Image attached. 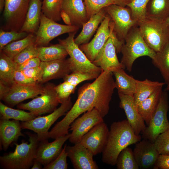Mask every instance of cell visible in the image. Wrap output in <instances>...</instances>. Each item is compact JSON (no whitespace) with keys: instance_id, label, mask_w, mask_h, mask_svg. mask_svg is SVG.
Segmentation results:
<instances>
[{"instance_id":"42","label":"cell","mask_w":169,"mask_h":169,"mask_svg":"<svg viewBox=\"0 0 169 169\" xmlns=\"http://www.w3.org/2000/svg\"><path fill=\"white\" fill-rule=\"evenodd\" d=\"M99 75L80 72H72L63 78L64 81L69 82L77 86L80 83L87 80L96 79Z\"/></svg>"},{"instance_id":"12","label":"cell","mask_w":169,"mask_h":169,"mask_svg":"<svg viewBox=\"0 0 169 169\" xmlns=\"http://www.w3.org/2000/svg\"><path fill=\"white\" fill-rule=\"evenodd\" d=\"M123 44L117 38L113 31L104 46L92 62L102 71L112 72L117 68H124L118 59L116 52L121 51Z\"/></svg>"},{"instance_id":"5","label":"cell","mask_w":169,"mask_h":169,"mask_svg":"<svg viewBox=\"0 0 169 169\" xmlns=\"http://www.w3.org/2000/svg\"><path fill=\"white\" fill-rule=\"evenodd\" d=\"M138 26L145 42L155 52L161 51L169 42V26L165 21L146 18Z\"/></svg>"},{"instance_id":"13","label":"cell","mask_w":169,"mask_h":169,"mask_svg":"<svg viewBox=\"0 0 169 169\" xmlns=\"http://www.w3.org/2000/svg\"><path fill=\"white\" fill-rule=\"evenodd\" d=\"M79 27L74 25L60 24L46 17L42 13L39 28L35 33V44L37 46H44L59 35L77 31Z\"/></svg>"},{"instance_id":"35","label":"cell","mask_w":169,"mask_h":169,"mask_svg":"<svg viewBox=\"0 0 169 169\" xmlns=\"http://www.w3.org/2000/svg\"><path fill=\"white\" fill-rule=\"evenodd\" d=\"M152 62L160 70L165 82L169 84V42L161 51L156 53Z\"/></svg>"},{"instance_id":"49","label":"cell","mask_w":169,"mask_h":169,"mask_svg":"<svg viewBox=\"0 0 169 169\" xmlns=\"http://www.w3.org/2000/svg\"><path fill=\"white\" fill-rule=\"evenodd\" d=\"M153 168L154 169H169V155L160 154Z\"/></svg>"},{"instance_id":"25","label":"cell","mask_w":169,"mask_h":169,"mask_svg":"<svg viewBox=\"0 0 169 169\" xmlns=\"http://www.w3.org/2000/svg\"><path fill=\"white\" fill-rule=\"evenodd\" d=\"M42 6L41 0H31L24 22L20 31L29 33H36L40 23Z\"/></svg>"},{"instance_id":"14","label":"cell","mask_w":169,"mask_h":169,"mask_svg":"<svg viewBox=\"0 0 169 169\" xmlns=\"http://www.w3.org/2000/svg\"><path fill=\"white\" fill-rule=\"evenodd\" d=\"M3 12L5 29L20 31L31 0H5Z\"/></svg>"},{"instance_id":"24","label":"cell","mask_w":169,"mask_h":169,"mask_svg":"<svg viewBox=\"0 0 169 169\" xmlns=\"http://www.w3.org/2000/svg\"><path fill=\"white\" fill-rule=\"evenodd\" d=\"M84 0H64L61 10L69 15L72 25L80 27L88 20Z\"/></svg>"},{"instance_id":"3","label":"cell","mask_w":169,"mask_h":169,"mask_svg":"<svg viewBox=\"0 0 169 169\" xmlns=\"http://www.w3.org/2000/svg\"><path fill=\"white\" fill-rule=\"evenodd\" d=\"M29 142L23 141L15 143L13 152L0 157L1 167L6 169H28L32 166L35 159L36 151L40 142L36 134L26 132Z\"/></svg>"},{"instance_id":"37","label":"cell","mask_w":169,"mask_h":169,"mask_svg":"<svg viewBox=\"0 0 169 169\" xmlns=\"http://www.w3.org/2000/svg\"><path fill=\"white\" fill-rule=\"evenodd\" d=\"M64 0H43L42 12L47 18L57 22L61 19L60 12Z\"/></svg>"},{"instance_id":"9","label":"cell","mask_w":169,"mask_h":169,"mask_svg":"<svg viewBox=\"0 0 169 169\" xmlns=\"http://www.w3.org/2000/svg\"><path fill=\"white\" fill-rule=\"evenodd\" d=\"M167 91H162L157 108L150 123L142 133V137L154 143L161 133L169 129L167 113L169 108Z\"/></svg>"},{"instance_id":"29","label":"cell","mask_w":169,"mask_h":169,"mask_svg":"<svg viewBox=\"0 0 169 169\" xmlns=\"http://www.w3.org/2000/svg\"><path fill=\"white\" fill-rule=\"evenodd\" d=\"M165 84H166L165 82L152 81L147 79L142 81L136 80V90L133 95L136 108L158 88L163 86Z\"/></svg>"},{"instance_id":"50","label":"cell","mask_w":169,"mask_h":169,"mask_svg":"<svg viewBox=\"0 0 169 169\" xmlns=\"http://www.w3.org/2000/svg\"><path fill=\"white\" fill-rule=\"evenodd\" d=\"M60 17L64 22L67 25H71L72 23L70 18L68 15L65 11L61 10L60 12Z\"/></svg>"},{"instance_id":"7","label":"cell","mask_w":169,"mask_h":169,"mask_svg":"<svg viewBox=\"0 0 169 169\" xmlns=\"http://www.w3.org/2000/svg\"><path fill=\"white\" fill-rule=\"evenodd\" d=\"M56 110L46 116L38 115L29 121L22 122V129L31 130L38 135L39 142L48 140L49 130L51 126L61 116L66 114L73 106L70 97L63 101Z\"/></svg>"},{"instance_id":"26","label":"cell","mask_w":169,"mask_h":169,"mask_svg":"<svg viewBox=\"0 0 169 169\" xmlns=\"http://www.w3.org/2000/svg\"><path fill=\"white\" fill-rule=\"evenodd\" d=\"M106 14L105 11L103 8L91 17L82 25L81 32L74 39L75 43L79 46L88 43Z\"/></svg>"},{"instance_id":"53","label":"cell","mask_w":169,"mask_h":169,"mask_svg":"<svg viewBox=\"0 0 169 169\" xmlns=\"http://www.w3.org/2000/svg\"><path fill=\"white\" fill-rule=\"evenodd\" d=\"M5 5V0H0V11L2 12L3 10Z\"/></svg>"},{"instance_id":"8","label":"cell","mask_w":169,"mask_h":169,"mask_svg":"<svg viewBox=\"0 0 169 169\" xmlns=\"http://www.w3.org/2000/svg\"><path fill=\"white\" fill-rule=\"evenodd\" d=\"M55 86L53 84L48 83L44 86L40 96L27 103L18 104L17 108L28 110L38 115L53 112L57 108L58 105L61 103L56 92Z\"/></svg>"},{"instance_id":"20","label":"cell","mask_w":169,"mask_h":169,"mask_svg":"<svg viewBox=\"0 0 169 169\" xmlns=\"http://www.w3.org/2000/svg\"><path fill=\"white\" fill-rule=\"evenodd\" d=\"M70 134L55 139L49 142L48 140L40 142L37 147L35 159L44 166L54 160L60 154L64 143L69 139Z\"/></svg>"},{"instance_id":"40","label":"cell","mask_w":169,"mask_h":169,"mask_svg":"<svg viewBox=\"0 0 169 169\" xmlns=\"http://www.w3.org/2000/svg\"><path fill=\"white\" fill-rule=\"evenodd\" d=\"M28 33L24 32L14 31L0 30V51L9 43L14 41L23 39L26 37Z\"/></svg>"},{"instance_id":"36","label":"cell","mask_w":169,"mask_h":169,"mask_svg":"<svg viewBox=\"0 0 169 169\" xmlns=\"http://www.w3.org/2000/svg\"><path fill=\"white\" fill-rule=\"evenodd\" d=\"M118 169H139L133 151L128 146L123 149L119 154L116 165Z\"/></svg>"},{"instance_id":"21","label":"cell","mask_w":169,"mask_h":169,"mask_svg":"<svg viewBox=\"0 0 169 169\" xmlns=\"http://www.w3.org/2000/svg\"><path fill=\"white\" fill-rule=\"evenodd\" d=\"M118 94L120 100V107L124 110L127 120L135 133L139 135L144 131L146 126L137 110L133 96Z\"/></svg>"},{"instance_id":"30","label":"cell","mask_w":169,"mask_h":169,"mask_svg":"<svg viewBox=\"0 0 169 169\" xmlns=\"http://www.w3.org/2000/svg\"><path fill=\"white\" fill-rule=\"evenodd\" d=\"M169 16V0H150L146 8V18L165 21Z\"/></svg>"},{"instance_id":"34","label":"cell","mask_w":169,"mask_h":169,"mask_svg":"<svg viewBox=\"0 0 169 169\" xmlns=\"http://www.w3.org/2000/svg\"><path fill=\"white\" fill-rule=\"evenodd\" d=\"M35 35L33 33H29L23 39L9 43L5 46L1 51L13 59L16 55L27 47L35 43Z\"/></svg>"},{"instance_id":"1","label":"cell","mask_w":169,"mask_h":169,"mask_svg":"<svg viewBox=\"0 0 169 169\" xmlns=\"http://www.w3.org/2000/svg\"><path fill=\"white\" fill-rule=\"evenodd\" d=\"M113 73L102 71L92 83L79 89L78 98L64 117L54 126L55 131L61 135L69 133L71 124L83 113L96 108L104 118L108 114L110 103L115 88Z\"/></svg>"},{"instance_id":"19","label":"cell","mask_w":169,"mask_h":169,"mask_svg":"<svg viewBox=\"0 0 169 169\" xmlns=\"http://www.w3.org/2000/svg\"><path fill=\"white\" fill-rule=\"evenodd\" d=\"M66 150L74 169L99 168L93 159V154L79 142L72 146H66Z\"/></svg>"},{"instance_id":"6","label":"cell","mask_w":169,"mask_h":169,"mask_svg":"<svg viewBox=\"0 0 169 169\" xmlns=\"http://www.w3.org/2000/svg\"><path fill=\"white\" fill-rule=\"evenodd\" d=\"M77 31L69 33L65 39H59V43L66 50L69 58L72 72L87 73L100 75L102 69L91 61L74 41Z\"/></svg>"},{"instance_id":"48","label":"cell","mask_w":169,"mask_h":169,"mask_svg":"<svg viewBox=\"0 0 169 169\" xmlns=\"http://www.w3.org/2000/svg\"><path fill=\"white\" fill-rule=\"evenodd\" d=\"M41 61L38 57L31 59L19 65H16V70L23 71L32 68L39 66Z\"/></svg>"},{"instance_id":"33","label":"cell","mask_w":169,"mask_h":169,"mask_svg":"<svg viewBox=\"0 0 169 169\" xmlns=\"http://www.w3.org/2000/svg\"><path fill=\"white\" fill-rule=\"evenodd\" d=\"M0 119L5 120L13 119L22 122L29 121L38 115L30 112H27L22 110L16 109L0 102Z\"/></svg>"},{"instance_id":"41","label":"cell","mask_w":169,"mask_h":169,"mask_svg":"<svg viewBox=\"0 0 169 169\" xmlns=\"http://www.w3.org/2000/svg\"><path fill=\"white\" fill-rule=\"evenodd\" d=\"M38 47L31 44L16 55L12 59L16 65L21 64L33 58L38 57Z\"/></svg>"},{"instance_id":"28","label":"cell","mask_w":169,"mask_h":169,"mask_svg":"<svg viewBox=\"0 0 169 169\" xmlns=\"http://www.w3.org/2000/svg\"><path fill=\"white\" fill-rule=\"evenodd\" d=\"M124 69L117 68L112 71L115 78V88L117 89L118 93L133 96L136 79L127 74Z\"/></svg>"},{"instance_id":"51","label":"cell","mask_w":169,"mask_h":169,"mask_svg":"<svg viewBox=\"0 0 169 169\" xmlns=\"http://www.w3.org/2000/svg\"><path fill=\"white\" fill-rule=\"evenodd\" d=\"M115 4L125 7L130 3L133 0H113Z\"/></svg>"},{"instance_id":"22","label":"cell","mask_w":169,"mask_h":169,"mask_svg":"<svg viewBox=\"0 0 169 169\" xmlns=\"http://www.w3.org/2000/svg\"><path fill=\"white\" fill-rule=\"evenodd\" d=\"M39 67L43 71L42 83L53 79L63 78L72 72L69 58L41 61Z\"/></svg>"},{"instance_id":"52","label":"cell","mask_w":169,"mask_h":169,"mask_svg":"<svg viewBox=\"0 0 169 169\" xmlns=\"http://www.w3.org/2000/svg\"><path fill=\"white\" fill-rule=\"evenodd\" d=\"M42 164L39 161L35 159L33 164L31 168L32 169H42Z\"/></svg>"},{"instance_id":"45","label":"cell","mask_w":169,"mask_h":169,"mask_svg":"<svg viewBox=\"0 0 169 169\" xmlns=\"http://www.w3.org/2000/svg\"><path fill=\"white\" fill-rule=\"evenodd\" d=\"M76 86L67 81H64L56 86V91L61 103L70 97V95L74 92Z\"/></svg>"},{"instance_id":"32","label":"cell","mask_w":169,"mask_h":169,"mask_svg":"<svg viewBox=\"0 0 169 169\" xmlns=\"http://www.w3.org/2000/svg\"><path fill=\"white\" fill-rule=\"evenodd\" d=\"M38 57L41 61L47 62L65 59L68 54L59 43L48 47H38Z\"/></svg>"},{"instance_id":"18","label":"cell","mask_w":169,"mask_h":169,"mask_svg":"<svg viewBox=\"0 0 169 169\" xmlns=\"http://www.w3.org/2000/svg\"><path fill=\"white\" fill-rule=\"evenodd\" d=\"M139 168L153 167L160 155L154 143L144 139L136 144L133 151Z\"/></svg>"},{"instance_id":"44","label":"cell","mask_w":169,"mask_h":169,"mask_svg":"<svg viewBox=\"0 0 169 169\" xmlns=\"http://www.w3.org/2000/svg\"><path fill=\"white\" fill-rule=\"evenodd\" d=\"M66 145H64L60 154L54 160L44 166L43 169H67L68 155L66 150Z\"/></svg>"},{"instance_id":"23","label":"cell","mask_w":169,"mask_h":169,"mask_svg":"<svg viewBox=\"0 0 169 169\" xmlns=\"http://www.w3.org/2000/svg\"><path fill=\"white\" fill-rule=\"evenodd\" d=\"M21 123L19 121L0 119V137L3 150L5 151L19 137L24 136L21 132Z\"/></svg>"},{"instance_id":"38","label":"cell","mask_w":169,"mask_h":169,"mask_svg":"<svg viewBox=\"0 0 169 169\" xmlns=\"http://www.w3.org/2000/svg\"><path fill=\"white\" fill-rule=\"evenodd\" d=\"M150 0H133L126 6L130 9L133 18L138 22L146 18V11Z\"/></svg>"},{"instance_id":"31","label":"cell","mask_w":169,"mask_h":169,"mask_svg":"<svg viewBox=\"0 0 169 169\" xmlns=\"http://www.w3.org/2000/svg\"><path fill=\"white\" fill-rule=\"evenodd\" d=\"M16 65L13 59L0 51V82L8 86L15 83L14 79Z\"/></svg>"},{"instance_id":"54","label":"cell","mask_w":169,"mask_h":169,"mask_svg":"<svg viewBox=\"0 0 169 169\" xmlns=\"http://www.w3.org/2000/svg\"><path fill=\"white\" fill-rule=\"evenodd\" d=\"M166 23H167V24L169 26V16L166 19L165 21Z\"/></svg>"},{"instance_id":"15","label":"cell","mask_w":169,"mask_h":169,"mask_svg":"<svg viewBox=\"0 0 169 169\" xmlns=\"http://www.w3.org/2000/svg\"><path fill=\"white\" fill-rule=\"evenodd\" d=\"M113 28V23L107 14L91 41L79 46L80 49L92 62L95 60L110 36Z\"/></svg>"},{"instance_id":"4","label":"cell","mask_w":169,"mask_h":169,"mask_svg":"<svg viewBox=\"0 0 169 169\" xmlns=\"http://www.w3.org/2000/svg\"><path fill=\"white\" fill-rule=\"evenodd\" d=\"M120 52L122 56L121 63L124 69L132 70L134 61L139 57L147 56L152 60L156 53L151 49L143 39L136 25L129 31L123 44Z\"/></svg>"},{"instance_id":"2","label":"cell","mask_w":169,"mask_h":169,"mask_svg":"<svg viewBox=\"0 0 169 169\" xmlns=\"http://www.w3.org/2000/svg\"><path fill=\"white\" fill-rule=\"evenodd\" d=\"M141 138L139 135L136 134L127 120L113 122L102 153V161L105 164L115 166L120 152L129 146L140 141Z\"/></svg>"},{"instance_id":"11","label":"cell","mask_w":169,"mask_h":169,"mask_svg":"<svg viewBox=\"0 0 169 169\" xmlns=\"http://www.w3.org/2000/svg\"><path fill=\"white\" fill-rule=\"evenodd\" d=\"M104 9L113 23V31L117 38L123 44L130 30L138 24L132 17L130 9L127 6L115 4L109 5Z\"/></svg>"},{"instance_id":"39","label":"cell","mask_w":169,"mask_h":169,"mask_svg":"<svg viewBox=\"0 0 169 169\" xmlns=\"http://www.w3.org/2000/svg\"><path fill=\"white\" fill-rule=\"evenodd\" d=\"M88 20L105 7L115 4L113 0H84Z\"/></svg>"},{"instance_id":"16","label":"cell","mask_w":169,"mask_h":169,"mask_svg":"<svg viewBox=\"0 0 169 169\" xmlns=\"http://www.w3.org/2000/svg\"><path fill=\"white\" fill-rule=\"evenodd\" d=\"M103 117L96 108L87 111L76 118L71 124L69 131H71L69 141L75 144L79 142L82 137L97 124L104 121Z\"/></svg>"},{"instance_id":"27","label":"cell","mask_w":169,"mask_h":169,"mask_svg":"<svg viewBox=\"0 0 169 169\" xmlns=\"http://www.w3.org/2000/svg\"><path fill=\"white\" fill-rule=\"evenodd\" d=\"M163 86L158 88L148 97L137 107V110L145 122L148 125L158 105Z\"/></svg>"},{"instance_id":"43","label":"cell","mask_w":169,"mask_h":169,"mask_svg":"<svg viewBox=\"0 0 169 169\" xmlns=\"http://www.w3.org/2000/svg\"><path fill=\"white\" fill-rule=\"evenodd\" d=\"M154 143L160 154L169 155V129L159 135Z\"/></svg>"},{"instance_id":"46","label":"cell","mask_w":169,"mask_h":169,"mask_svg":"<svg viewBox=\"0 0 169 169\" xmlns=\"http://www.w3.org/2000/svg\"><path fill=\"white\" fill-rule=\"evenodd\" d=\"M14 79L15 83L24 85H32L38 84L34 79L25 75L23 71L16 70Z\"/></svg>"},{"instance_id":"47","label":"cell","mask_w":169,"mask_h":169,"mask_svg":"<svg viewBox=\"0 0 169 169\" xmlns=\"http://www.w3.org/2000/svg\"><path fill=\"white\" fill-rule=\"evenodd\" d=\"M23 72L27 76L34 79L38 83L42 82L43 71L39 66L29 69Z\"/></svg>"},{"instance_id":"10","label":"cell","mask_w":169,"mask_h":169,"mask_svg":"<svg viewBox=\"0 0 169 169\" xmlns=\"http://www.w3.org/2000/svg\"><path fill=\"white\" fill-rule=\"evenodd\" d=\"M44 86L38 83L24 85L15 83L8 86L0 83V99L8 106L13 107L29 99L40 95Z\"/></svg>"},{"instance_id":"17","label":"cell","mask_w":169,"mask_h":169,"mask_svg":"<svg viewBox=\"0 0 169 169\" xmlns=\"http://www.w3.org/2000/svg\"><path fill=\"white\" fill-rule=\"evenodd\" d=\"M109 129L103 121L95 126L82 138L79 142L94 156L102 153L106 143Z\"/></svg>"}]
</instances>
